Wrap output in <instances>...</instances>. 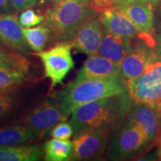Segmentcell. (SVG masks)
Segmentation results:
<instances>
[{
    "mask_svg": "<svg viewBox=\"0 0 161 161\" xmlns=\"http://www.w3.org/2000/svg\"><path fill=\"white\" fill-rule=\"evenodd\" d=\"M128 90L119 95L100 98L78 107L71 114L69 123L74 134L80 130H98L108 134L129 110Z\"/></svg>",
    "mask_w": 161,
    "mask_h": 161,
    "instance_id": "cell-1",
    "label": "cell"
},
{
    "mask_svg": "<svg viewBox=\"0 0 161 161\" xmlns=\"http://www.w3.org/2000/svg\"><path fill=\"white\" fill-rule=\"evenodd\" d=\"M128 90L127 81L120 72L105 78L85 80L75 85L68 84L58 98L67 118L78 107L100 98L119 95Z\"/></svg>",
    "mask_w": 161,
    "mask_h": 161,
    "instance_id": "cell-2",
    "label": "cell"
},
{
    "mask_svg": "<svg viewBox=\"0 0 161 161\" xmlns=\"http://www.w3.org/2000/svg\"><path fill=\"white\" fill-rule=\"evenodd\" d=\"M92 0H58L46 11L43 25L55 43L72 40L80 24L94 14Z\"/></svg>",
    "mask_w": 161,
    "mask_h": 161,
    "instance_id": "cell-3",
    "label": "cell"
},
{
    "mask_svg": "<svg viewBox=\"0 0 161 161\" xmlns=\"http://www.w3.org/2000/svg\"><path fill=\"white\" fill-rule=\"evenodd\" d=\"M72 40L62 41L56 43L49 49L32 54L40 58L44 67L45 78L51 80L49 92L56 85L63 84L67 74L74 69L75 62L72 57Z\"/></svg>",
    "mask_w": 161,
    "mask_h": 161,
    "instance_id": "cell-4",
    "label": "cell"
},
{
    "mask_svg": "<svg viewBox=\"0 0 161 161\" xmlns=\"http://www.w3.org/2000/svg\"><path fill=\"white\" fill-rule=\"evenodd\" d=\"M130 97L134 102L156 106L161 102V60H154L143 73L127 81Z\"/></svg>",
    "mask_w": 161,
    "mask_h": 161,
    "instance_id": "cell-5",
    "label": "cell"
},
{
    "mask_svg": "<svg viewBox=\"0 0 161 161\" xmlns=\"http://www.w3.org/2000/svg\"><path fill=\"white\" fill-rule=\"evenodd\" d=\"M148 142L142 128L128 119L116 132L108 149L110 160H122L131 156Z\"/></svg>",
    "mask_w": 161,
    "mask_h": 161,
    "instance_id": "cell-6",
    "label": "cell"
},
{
    "mask_svg": "<svg viewBox=\"0 0 161 161\" xmlns=\"http://www.w3.org/2000/svg\"><path fill=\"white\" fill-rule=\"evenodd\" d=\"M58 98H47L30 111L22 123L30 127L43 136L55 125L66 120Z\"/></svg>",
    "mask_w": 161,
    "mask_h": 161,
    "instance_id": "cell-7",
    "label": "cell"
},
{
    "mask_svg": "<svg viewBox=\"0 0 161 161\" xmlns=\"http://www.w3.org/2000/svg\"><path fill=\"white\" fill-rule=\"evenodd\" d=\"M107 134L98 130H80L72 138V154L70 160H101L105 150Z\"/></svg>",
    "mask_w": 161,
    "mask_h": 161,
    "instance_id": "cell-8",
    "label": "cell"
},
{
    "mask_svg": "<svg viewBox=\"0 0 161 161\" xmlns=\"http://www.w3.org/2000/svg\"><path fill=\"white\" fill-rule=\"evenodd\" d=\"M149 42L150 40L137 42L121 62L120 73L126 81L138 78L151 64L160 59L154 51L151 50Z\"/></svg>",
    "mask_w": 161,
    "mask_h": 161,
    "instance_id": "cell-9",
    "label": "cell"
},
{
    "mask_svg": "<svg viewBox=\"0 0 161 161\" xmlns=\"http://www.w3.org/2000/svg\"><path fill=\"white\" fill-rule=\"evenodd\" d=\"M104 29L100 18L95 14L86 18L75 31L72 40L73 48L78 52L91 55L97 54L104 36Z\"/></svg>",
    "mask_w": 161,
    "mask_h": 161,
    "instance_id": "cell-10",
    "label": "cell"
},
{
    "mask_svg": "<svg viewBox=\"0 0 161 161\" xmlns=\"http://www.w3.org/2000/svg\"><path fill=\"white\" fill-rule=\"evenodd\" d=\"M128 119L138 124L147 136L148 142L161 130V111L151 104L134 102L128 110Z\"/></svg>",
    "mask_w": 161,
    "mask_h": 161,
    "instance_id": "cell-11",
    "label": "cell"
},
{
    "mask_svg": "<svg viewBox=\"0 0 161 161\" xmlns=\"http://www.w3.org/2000/svg\"><path fill=\"white\" fill-rule=\"evenodd\" d=\"M0 40L13 50L24 55L30 53V47L26 42L23 26L13 14L0 13Z\"/></svg>",
    "mask_w": 161,
    "mask_h": 161,
    "instance_id": "cell-12",
    "label": "cell"
},
{
    "mask_svg": "<svg viewBox=\"0 0 161 161\" xmlns=\"http://www.w3.org/2000/svg\"><path fill=\"white\" fill-rule=\"evenodd\" d=\"M120 65L121 63L113 61L98 54L89 55L78 72L75 80L69 84L75 85L85 80L116 75L120 72Z\"/></svg>",
    "mask_w": 161,
    "mask_h": 161,
    "instance_id": "cell-13",
    "label": "cell"
},
{
    "mask_svg": "<svg viewBox=\"0 0 161 161\" xmlns=\"http://www.w3.org/2000/svg\"><path fill=\"white\" fill-rule=\"evenodd\" d=\"M151 2L134 3L114 8L129 19L136 29L152 36L154 31V11Z\"/></svg>",
    "mask_w": 161,
    "mask_h": 161,
    "instance_id": "cell-14",
    "label": "cell"
},
{
    "mask_svg": "<svg viewBox=\"0 0 161 161\" xmlns=\"http://www.w3.org/2000/svg\"><path fill=\"white\" fill-rule=\"evenodd\" d=\"M99 18L106 31L128 40L142 33L128 17L114 8L104 10Z\"/></svg>",
    "mask_w": 161,
    "mask_h": 161,
    "instance_id": "cell-15",
    "label": "cell"
},
{
    "mask_svg": "<svg viewBox=\"0 0 161 161\" xmlns=\"http://www.w3.org/2000/svg\"><path fill=\"white\" fill-rule=\"evenodd\" d=\"M132 46L130 40L114 35L104 29L97 54L113 61L121 63L129 54Z\"/></svg>",
    "mask_w": 161,
    "mask_h": 161,
    "instance_id": "cell-16",
    "label": "cell"
},
{
    "mask_svg": "<svg viewBox=\"0 0 161 161\" xmlns=\"http://www.w3.org/2000/svg\"><path fill=\"white\" fill-rule=\"evenodd\" d=\"M39 132L23 123L0 128V147L28 144L42 137Z\"/></svg>",
    "mask_w": 161,
    "mask_h": 161,
    "instance_id": "cell-17",
    "label": "cell"
},
{
    "mask_svg": "<svg viewBox=\"0 0 161 161\" xmlns=\"http://www.w3.org/2000/svg\"><path fill=\"white\" fill-rule=\"evenodd\" d=\"M43 155L37 145H20L0 147V161H37Z\"/></svg>",
    "mask_w": 161,
    "mask_h": 161,
    "instance_id": "cell-18",
    "label": "cell"
},
{
    "mask_svg": "<svg viewBox=\"0 0 161 161\" xmlns=\"http://www.w3.org/2000/svg\"><path fill=\"white\" fill-rule=\"evenodd\" d=\"M44 159L47 161H67L71 160L72 143L69 140L52 139L42 146Z\"/></svg>",
    "mask_w": 161,
    "mask_h": 161,
    "instance_id": "cell-19",
    "label": "cell"
},
{
    "mask_svg": "<svg viewBox=\"0 0 161 161\" xmlns=\"http://www.w3.org/2000/svg\"><path fill=\"white\" fill-rule=\"evenodd\" d=\"M23 31L30 49L36 52L43 50L51 40L49 30L43 24L35 28L23 27Z\"/></svg>",
    "mask_w": 161,
    "mask_h": 161,
    "instance_id": "cell-20",
    "label": "cell"
},
{
    "mask_svg": "<svg viewBox=\"0 0 161 161\" xmlns=\"http://www.w3.org/2000/svg\"><path fill=\"white\" fill-rule=\"evenodd\" d=\"M28 73L11 68H0V91L15 89L28 79Z\"/></svg>",
    "mask_w": 161,
    "mask_h": 161,
    "instance_id": "cell-21",
    "label": "cell"
},
{
    "mask_svg": "<svg viewBox=\"0 0 161 161\" xmlns=\"http://www.w3.org/2000/svg\"><path fill=\"white\" fill-rule=\"evenodd\" d=\"M17 103L15 89L0 91V125L11 116Z\"/></svg>",
    "mask_w": 161,
    "mask_h": 161,
    "instance_id": "cell-22",
    "label": "cell"
},
{
    "mask_svg": "<svg viewBox=\"0 0 161 161\" xmlns=\"http://www.w3.org/2000/svg\"><path fill=\"white\" fill-rule=\"evenodd\" d=\"M29 61L22 55L0 49V68H11L29 72Z\"/></svg>",
    "mask_w": 161,
    "mask_h": 161,
    "instance_id": "cell-23",
    "label": "cell"
},
{
    "mask_svg": "<svg viewBox=\"0 0 161 161\" xmlns=\"http://www.w3.org/2000/svg\"><path fill=\"white\" fill-rule=\"evenodd\" d=\"M19 22L24 28H31L43 22L44 16L36 13L32 8L26 9L20 14Z\"/></svg>",
    "mask_w": 161,
    "mask_h": 161,
    "instance_id": "cell-24",
    "label": "cell"
},
{
    "mask_svg": "<svg viewBox=\"0 0 161 161\" xmlns=\"http://www.w3.org/2000/svg\"><path fill=\"white\" fill-rule=\"evenodd\" d=\"M74 135V130L72 125L66 120L58 122L51 129V136L60 140H69Z\"/></svg>",
    "mask_w": 161,
    "mask_h": 161,
    "instance_id": "cell-25",
    "label": "cell"
},
{
    "mask_svg": "<svg viewBox=\"0 0 161 161\" xmlns=\"http://www.w3.org/2000/svg\"><path fill=\"white\" fill-rule=\"evenodd\" d=\"M9 2L13 11L19 12L37 7L42 3L43 0H9Z\"/></svg>",
    "mask_w": 161,
    "mask_h": 161,
    "instance_id": "cell-26",
    "label": "cell"
},
{
    "mask_svg": "<svg viewBox=\"0 0 161 161\" xmlns=\"http://www.w3.org/2000/svg\"><path fill=\"white\" fill-rule=\"evenodd\" d=\"M147 2H150V0H109L110 8H117L128 5L130 4L147 3Z\"/></svg>",
    "mask_w": 161,
    "mask_h": 161,
    "instance_id": "cell-27",
    "label": "cell"
},
{
    "mask_svg": "<svg viewBox=\"0 0 161 161\" xmlns=\"http://www.w3.org/2000/svg\"><path fill=\"white\" fill-rule=\"evenodd\" d=\"M92 6L97 11L110 8L109 0H92Z\"/></svg>",
    "mask_w": 161,
    "mask_h": 161,
    "instance_id": "cell-28",
    "label": "cell"
},
{
    "mask_svg": "<svg viewBox=\"0 0 161 161\" xmlns=\"http://www.w3.org/2000/svg\"><path fill=\"white\" fill-rule=\"evenodd\" d=\"M154 27L159 33L161 32V3L154 12Z\"/></svg>",
    "mask_w": 161,
    "mask_h": 161,
    "instance_id": "cell-29",
    "label": "cell"
},
{
    "mask_svg": "<svg viewBox=\"0 0 161 161\" xmlns=\"http://www.w3.org/2000/svg\"><path fill=\"white\" fill-rule=\"evenodd\" d=\"M9 0H0V13L13 14Z\"/></svg>",
    "mask_w": 161,
    "mask_h": 161,
    "instance_id": "cell-30",
    "label": "cell"
},
{
    "mask_svg": "<svg viewBox=\"0 0 161 161\" xmlns=\"http://www.w3.org/2000/svg\"><path fill=\"white\" fill-rule=\"evenodd\" d=\"M154 46H155L154 47V52H155L157 56L161 60V32L158 35Z\"/></svg>",
    "mask_w": 161,
    "mask_h": 161,
    "instance_id": "cell-31",
    "label": "cell"
},
{
    "mask_svg": "<svg viewBox=\"0 0 161 161\" xmlns=\"http://www.w3.org/2000/svg\"><path fill=\"white\" fill-rule=\"evenodd\" d=\"M158 142H159V150H158V154L159 156L161 158V130L159 132V138H158Z\"/></svg>",
    "mask_w": 161,
    "mask_h": 161,
    "instance_id": "cell-32",
    "label": "cell"
},
{
    "mask_svg": "<svg viewBox=\"0 0 161 161\" xmlns=\"http://www.w3.org/2000/svg\"><path fill=\"white\" fill-rule=\"evenodd\" d=\"M150 2L153 4V5H157L158 4V0H150Z\"/></svg>",
    "mask_w": 161,
    "mask_h": 161,
    "instance_id": "cell-33",
    "label": "cell"
},
{
    "mask_svg": "<svg viewBox=\"0 0 161 161\" xmlns=\"http://www.w3.org/2000/svg\"><path fill=\"white\" fill-rule=\"evenodd\" d=\"M154 107H156L157 108H158V109L161 111V102H160V103H159L158 105H156V106H154Z\"/></svg>",
    "mask_w": 161,
    "mask_h": 161,
    "instance_id": "cell-34",
    "label": "cell"
},
{
    "mask_svg": "<svg viewBox=\"0 0 161 161\" xmlns=\"http://www.w3.org/2000/svg\"><path fill=\"white\" fill-rule=\"evenodd\" d=\"M1 47H2V42L1 40H0V49H1Z\"/></svg>",
    "mask_w": 161,
    "mask_h": 161,
    "instance_id": "cell-35",
    "label": "cell"
},
{
    "mask_svg": "<svg viewBox=\"0 0 161 161\" xmlns=\"http://www.w3.org/2000/svg\"><path fill=\"white\" fill-rule=\"evenodd\" d=\"M158 3H161V0H158Z\"/></svg>",
    "mask_w": 161,
    "mask_h": 161,
    "instance_id": "cell-36",
    "label": "cell"
}]
</instances>
